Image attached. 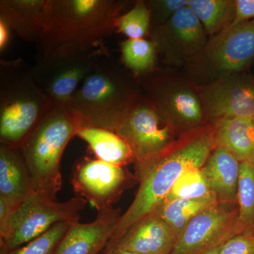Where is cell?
<instances>
[{"mask_svg":"<svg viewBox=\"0 0 254 254\" xmlns=\"http://www.w3.org/2000/svg\"><path fill=\"white\" fill-rule=\"evenodd\" d=\"M254 62V19L229 26L210 37L203 49L184 66L195 86L245 72Z\"/></svg>","mask_w":254,"mask_h":254,"instance_id":"obj_6","label":"cell"},{"mask_svg":"<svg viewBox=\"0 0 254 254\" xmlns=\"http://www.w3.org/2000/svg\"><path fill=\"white\" fill-rule=\"evenodd\" d=\"M33 191L34 183L19 147L0 144V198L12 212Z\"/></svg>","mask_w":254,"mask_h":254,"instance_id":"obj_17","label":"cell"},{"mask_svg":"<svg viewBox=\"0 0 254 254\" xmlns=\"http://www.w3.org/2000/svg\"><path fill=\"white\" fill-rule=\"evenodd\" d=\"M219 203L213 194L195 199H177L163 202L155 211L171 227L178 239L185 227L198 214Z\"/></svg>","mask_w":254,"mask_h":254,"instance_id":"obj_23","label":"cell"},{"mask_svg":"<svg viewBox=\"0 0 254 254\" xmlns=\"http://www.w3.org/2000/svg\"><path fill=\"white\" fill-rule=\"evenodd\" d=\"M238 234L254 231V165L240 163L237 190Z\"/></svg>","mask_w":254,"mask_h":254,"instance_id":"obj_25","label":"cell"},{"mask_svg":"<svg viewBox=\"0 0 254 254\" xmlns=\"http://www.w3.org/2000/svg\"><path fill=\"white\" fill-rule=\"evenodd\" d=\"M120 209H105L88 223L71 224L55 254H102L109 242Z\"/></svg>","mask_w":254,"mask_h":254,"instance_id":"obj_16","label":"cell"},{"mask_svg":"<svg viewBox=\"0 0 254 254\" xmlns=\"http://www.w3.org/2000/svg\"><path fill=\"white\" fill-rule=\"evenodd\" d=\"M81 128L67 107L52 105L19 147L38 193L57 200L63 187L61 160L68 142Z\"/></svg>","mask_w":254,"mask_h":254,"instance_id":"obj_5","label":"cell"},{"mask_svg":"<svg viewBox=\"0 0 254 254\" xmlns=\"http://www.w3.org/2000/svg\"><path fill=\"white\" fill-rule=\"evenodd\" d=\"M215 124V146L228 150L240 163L254 165L253 120L227 118Z\"/></svg>","mask_w":254,"mask_h":254,"instance_id":"obj_20","label":"cell"},{"mask_svg":"<svg viewBox=\"0 0 254 254\" xmlns=\"http://www.w3.org/2000/svg\"><path fill=\"white\" fill-rule=\"evenodd\" d=\"M71 223L60 222L50 230L17 248L0 249V254H55Z\"/></svg>","mask_w":254,"mask_h":254,"instance_id":"obj_28","label":"cell"},{"mask_svg":"<svg viewBox=\"0 0 254 254\" xmlns=\"http://www.w3.org/2000/svg\"><path fill=\"white\" fill-rule=\"evenodd\" d=\"M129 4L125 0H48L37 59L103 54L100 46L117 31V20Z\"/></svg>","mask_w":254,"mask_h":254,"instance_id":"obj_2","label":"cell"},{"mask_svg":"<svg viewBox=\"0 0 254 254\" xmlns=\"http://www.w3.org/2000/svg\"><path fill=\"white\" fill-rule=\"evenodd\" d=\"M86 200L75 196L59 202L33 191L0 227V249L13 250L41 236L60 222H79Z\"/></svg>","mask_w":254,"mask_h":254,"instance_id":"obj_7","label":"cell"},{"mask_svg":"<svg viewBox=\"0 0 254 254\" xmlns=\"http://www.w3.org/2000/svg\"><path fill=\"white\" fill-rule=\"evenodd\" d=\"M220 246L221 245L210 249V250L206 251L204 253L201 254H220Z\"/></svg>","mask_w":254,"mask_h":254,"instance_id":"obj_33","label":"cell"},{"mask_svg":"<svg viewBox=\"0 0 254 254\" xmlns=\"http://www.w3.org/2000/svg\"><path fill=\"white\" fill-rule=\"evenodd\" d=\"M202 109L207 123L227 118L254 116V76L234 73L199 87Z\"/></svg>","mask_w":254,"mask_h":254,"instance_id":"obj_12","label":"cell"},{"mask_svg":"<svg viewBox=\"0 0 254 254\" xmlns=\"http://www.w3.org/2000/svg\"><path fill=\"white\" fill-rule=\"evenodd\" d=\"M117 31L128 39H143L152 30L151 15L145 0H137L133 6L117 20Z\"/></svg>","mask_w":254,"mask_h":254,"instance_id":"obj_26","label":"cell"},{"mask_svg":"<svg viewBox=\"0 0 254 254\" xmlns=\"http://www.w3.org/2000/svg\"><path fill=\"white\" fill-rule=\"evenodd\" d=\"M253 122H254V118H253Z\"/></svg>","mask_w":254,"mask_h":254,"instance_id":"obj_35","label":"cell"},{"mask_svg":"<svg viewBox=\"0 0 254 254\" xmlns=\"http://www.w3.org/2000/svg\"><path fill=\"white\" fill-rule=\"evenodd\" d=\"M48 0H1L0 21L28 43L36 44L46 26Z\"/></svg>","mask_w":254,"mask_h":254,"instance_id":"obj_18","label":"cell"},{"mask_svg":"<svg viewBox=\"0 0 254 254\" xmlns=\"http://www.w3.org/2000/svg\"><path fill=\"white\" fill-rule=\"evenodd\" d=\"M150 41L168 67H184L204 48L209 37L188 7L182 8L163 25L152 28Z\"/></svg>","mask_w":254,"mask_h":254,"instance_id":"obj_11","label":"cell"},{"mask_svg":"<svg viewBox=\"0 0 254 254\" xmlns=\"http://www.w3.org/2000/svg\"><path fill=\"white\" fill-rule=\"evenodd\" d=\"M124 66L136 78L154 71L158 60L154 43L150 40L127 39L120 44Z\"/></svg>","mask_w":254,"mask_h":254,"instance_id":"obj_24","label":"cell"},{"mask_svg":"<svg viewBox=\"0 0 254 254\" xmlns=\"http://www.w3.org/2000/svg\"><path fill=\"white\" fill-rule=\"evenodd\" d=\"M151 15L152 28L163 25L179 10L187 6L188 0H147Z\"/></svg>","mask_w":254,"mask_h":254,"instance_id":"obj_29","label":"cell"},{"mask_svg":"<svg viewBox=\"0 0 254 254\" xmlns=\"http://www.w3.org/2000/svg\"><path fill=\"white\" fill-rule=\"evenodd\" d=\"M220 254H254V231L237 234L220 246Z\"/></svg>","mask_w":254,"mask_h":254,"instance_id":"obj_30","label":"cell"},{"mask_svg":"<svg viewBox=\"0 0 254 254\" xmlns=\"http://www.w3.org/2000/svg\"><path fill=\"white\" fill-rule=\"evenodd\" d=\"M218 203L195 217L177 239L172 254H201L238 234V207Z\"/></svg>","mask_w":254,"mask_h":254,"instance_id":"obj_13","label":"cell"},{"mask_svg":"<svg viewBox=\"0 0 254 254\" xmlns=\"http://www.w3.org/2000/svg\"><path fill=\"white\" fill-rule=\"evenodd\" d=\"M134 182L136 176L125 167L87 157L76 162L70 177L76 196L91 203L98 212L113 208Z\"/></svg>","mask_w":254,"mask_h":254,"instance_id":"obj_10","label":"cell"},{"mask_svg":"<svg viewBox=\"0 0 254 254\" xmlns=\"http://www.w3.org/2000/svg\"><path fill=\"white\" fill-rule=\"evenodd\" d=\"M143 93L175 130L183 132L207 123L199 95V87L185 76L168 68H158L136 78Z\"/></svg>","mask_w":254,"mask_h":254,"instance_id":"obj_8","label":"cell"},{"mask_svg":"<svg viewBox=\"0 0 254 254\" xmlns=\"http://www.w3.org/2000/svg\"><path fill=\"white\" fill-rule=\"evenodd\" d=\"M103 254H136L131 253V252H124V251H113V252H108Z\"/></svg>","mask_w":254,"mask_h":254,"instance_id":"obj_34","label":"cell"},{"mask_svg":"<svg viewBox=\"0 0 254 254\" xmlns=\"http://www.w3.org/2000/svg\"><path fill=\"white\" fill-rule=\"evenodd\" d=\"M215 131L216 125L208 123L184 132L158 154L135 165L139 187L131 205L117 222L103 253L165 201L184 172L204 165L215 147Z\"/></svg>","mask_w":254,"mask_h":254,"instance_id":"obj_1","label":"cell"},{"mask_svg":"<svg viewBox=\"0 0 254 254\" xmlns=\"http://www.w3.org/2000/svg\"><path fill=\"white\" fill-rule=\"evenodd\" d=\"M76 136L86 142L95 158L118 166L134 163L131 148L118 133L105 128L83 127Z\"/></svg>","mask_w":254,"mask_h":254,"instance_id":"obj_21","label":"cell"},{"mask_svg":"<svg viewBox=\"0 0 254 254\" xmlns=\"http://www.w3.org/2000/svg\"><path fill=\"white\" fill-rule=\"evenodd\" d=\"M142 93L136 78L110 60H99L73 95L67 108L83 127L115 131Z\"/></svg>","mask_w":254,"mask_h":254,"instance_id":"obj_3","label":"cell"},{"mask_svg":"<svg viewBox=\"0 0 254 254\" xmlns=\"http://www.w3.org/2000/svg\"><path fill=\"white\" fill-rule=\"evenodd\" d=\"M99 55L63 60H36L35 79L53 104L68 107L73 95L100 60Z\"/></svg>","mask_w":254,"mask_h":254,"instance_id":"obj_14","label":"cell"},{"mask_svg":"<svg viewBox=\"0 0 254 254\" xmlns=\"http://www.w3.org/2000/svg\"><path fill=\"white\" fill-rule=\"evenodd\" d=\"M115 132L128 143L134 165L158 154L175 140V127L143 93L130 107Z\"/></svg>","mask_w":254,"mask_h":254,"instance_id":"obj_9","label":"cell"},{"mask_svg":"<svg viewBox=\"0 0 254 254\" xmlns=\"http://www.w3.org/2000/svg\"><path fill=\"white\" fill-rule=\"evenodd\" d=\"M213 194L201 168L190 169L180 175L164 202L195 199Z\"/></svg>","mask_w":254,"mask_h":254,"instance_id":"obj_27","label":"cell"},{"mask_svg":"<svg viewBox=\"0 0 254 254\" xmlns=\"http://www.w3.org/2000/svg\"><path fill=\"white\" fill-rule=\"evenodd\" d=\"M53 103L22 59L0 60V144L20 147Z\"/></svg>","mask_w":254,"mask_h":254,"instance_id":"obj_4","label":"cell"},{"mask_svg":"<svg viewBox=\"0 0 254 254\" xmlns=\"http://www.w3.org/2000/svg\"><path fill=\"white\" fill-rule=\"evenodd\" d=\"M12 32V30L4 21H0V51L1 53L7 49L9 47V43H11Z\"/></svg>","mask_w":254,"mask_h":254,"instance_id":"obj_32","label":"cell"},{"mask_svg":"<svg viewBox=\"0 0 254 254\" xmlns=\"http://www.w3.org/2000/svg\"><path fill=\"white\" fill-rule=\"evenodd\" d=\"M254 19V0H236V14L233 25Z\"/></svg>","mask_w":254,"mask_h":254,"instance_id":"obj_31","label":"cell"},{"mask_svg":"<svg viewBox=\"0 0 254 254\" xmlns=\"http://www.w3.org/2000/svg\"><path fill=\"white\" fill-rule=\"evenodd\" d=\"M187 6L199 20L209 38L231 26L236 14V0H188Z\"/></svg>","mask_w":254,"mask_h":254,"instance_id":"obj_22","label":"cell"},{"mask_svg":"<svg viewBox=\"0 0 254 254\" xmlns=\"http://www.w3.org/2000/svg\"><path fill=\"white\" fill-rule=\"evenodd\" d=\"M177 241L171 227L155 210L135 224L103 254L124 251L136 254H172Z\"/></svg>","mask_w":254,"mask_h":254,"instance_id":"obj_15","label":"cell"},{"mask_svg":"<svg viewBox=\"0 0 254 254\" xmlns=\"http://www.w3.org/2000/svg\"><path fill=\"white\" fill-rule=\"evenodd\" d=\"M240 170V162L228 150L215 147L201 170L219 203H237Z\"/></svg>","mask_w":254,"mask_h":254,"instance_id":"obj_19","label":"cell"}]
</instances>
